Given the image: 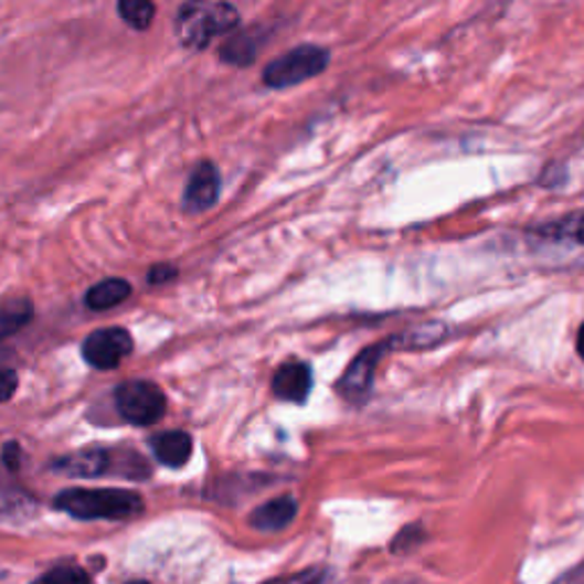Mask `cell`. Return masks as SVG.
Listing matches in <instances>:
<instances>
[{"mask_svg": "<svg viewBox=\"0 0 584 584\" xmlns=\"http://www.w3.org/2000/svg\"><path fill=\"white\" fill-rule=\"evenodd\" d=\"M53 507L76 521H128L145 511V500L128 489H66Z\"/></svg>", "mask_w": 584, "mask_h": 584, "instance_id": "obj_1", "label": "cell"}, {"mask_svg": "<svg viewBox=\"0 0 584 584\" xmlns=\"http://www.w3.org/2000/svg\"><path fill=\"white\" fill-rule=\"evenodd\" d=\"M240 14L229 3H183L177 10L174 30L179 44L190 51L209 49L220 34L235 30Z\"/></svg>", "mask_w": 584, "mask_h": 584, "instance_id": "obj_2", "label": "cell"}, {"mask_svg": "<svg viewBox=\"0 0 584 584\" xmlns=\"http://www.w3.org/2000/svg\"><path fill=\"white\" fill-rule=\"evenodd\" d=\"M51 468L66 477H106L119 475L130 479L149 477V464L132 450H115V448H85L74 455L55 459Z\"/></svg>", "mask_w": 584, "mask_h": 584, "instance_id": "obj_3", "label": "cell"}, {"mask_svg": "<svg viewBox=\"0 0 584 584\" xmlns=\"http://www.w3.org/2000/svg\"><path fill=\"white\" fill-rule=\"evenodd\" d=\"M329 60L331 55L327 49L316 44H301L293 51H286L282 57L272 60L263 72V83L272 89H288L301 85L304 81L320 76Z\"/></svg>", "mask_w": 584, "mask_h": 584, "instance_id": "obj_4", "label": "cell"}, {"mask_svg": "<svg viewBox=\"0 0 584 584\" xmlns=\"http://www.w3.org/2000/svg\"><path fill=\"white\" fill-rule=\"evenodd\" d=\"M532 240L539 252L551 256L558 265H584V213L539 226Z\"/></svg>", "mask_w": 584, "mask_h": 584, "instance_id": "obj_5", "label": "cell"}, {"mask_svg": "<svg viewBox=\"0 0 584 584\" xmlns=\"http://www.w3.org/2000/svg\"><path fill=\"white\" fill-rule=\"evenodd\" d=\"M117 414L137 427L158 423L167 411V397L153 382H124L115 389Z\"/></svg>", "mask_w": 584, "mask_h": 584, "instance_id": "obj_6", "label": "cell"}, {"mask_svg": "<svg viewBox=\"0 0 584 584\" xmlns=\"http://www.w3.org/2000/svg\"><path fill=\"white\" fill-rule=\"evenodd\" d=\"M397 342H400V336L382 340V342H374V346L359 352L357 359L350 363V368L346 372H342V376L336 384L338 395L350 404H365L370 397V391H372V380H374L376 365H380L384 354L391 352Z\"/></svg>", "mask_w": 584, "mask_h": 584, "instance_id": "obj_7", "label": "cell"}, {"mask_svg": "<svg viewBox=\"0 0 584 584\" xmlns=\"http://www.w3.org/2000/svg\"><path fill=\"white\" fill-rule=\"evenodd\" d=\"M83 359L96 370H113L132 352V336L121 327H103L83 340Z\"/></svg>", "mask_w": 584, "mask_h": 584, "instance_id": "obj_8", "label": "cell"}, {"mask_svg": "<svg viewBox=\"0 0 584 584\" xmlns=\"http://www.w3.org/2000/svg\"><path fill=\"white\" fill-rule=\"evenodd\" d=\"M220 197V171L211 160L199 162L188 179L183 192V211L190 215L213 209Z\"/></svg>", "mask_w": 584, "mask_h": 584, "instance_id": "obj_9", "label": "cell"}, {"mask_svg": "<svg viewBox=\"0 0 584 584\" xmlns=\"http://www.w3.org/2000/svg\"><path fill=\"white\" fill-rule=\"evenodd\" d=\"M314 389V372L304 361H286L272 376V393L279 400L304 404Z\"/></svg>", "mask_w": 584, "mask_h": 584, "instance_id": "obj_10", "label": "cell"}, {"mask_svg": "<svg viewBox=\"0 0 584 584\" xmlns=\"http://www.w3.org/2000/svg\"><path fill=\"white\" fill-rule=\"evenodd\" d=\"M153 457L167 468H183L192 457V436L183 429H169L151 436L149 440Z\"/></svg>", "mask_w": 584, "mask_h": 584, "instance_id": "obj_11", "label": "cell"}, {"mask_svg": "<svg viewBox=\"0 0 584 584\" xmlns=\"http://www.w3.org/2000/svg\"><path fill=\"white\" fill-rule=\"evenodd\" d=\"M297 500L293 496H279L256 507L249 517V525L258 532H282L297 519Z\"/></svg>", "mask_w": 584, "mask_h": 584, "instance_id": "obj_12", "label": "cell"}, {"mask_svg": "<svg viewBox=\"0 0 584 584\" xmlns=\"http://www.w3.org/2000/svg\"><path fill=\"white\" fill-rule=\"evenodd\" d=\"M265 40H267L265 32H261L256 28L237 32L235 38H229L220 46V60L226 64H233V66H247L254 62V57L263 49Z\"/></svg>", "mask_w": 584, "mask_h": 584, "instance_id": "obj_13", "label": "cell"}, {"mask_svg": "<svg viewBox=\"0 0 584 584\" xmlns=\"http://www.w3.org/2000/svg\"><path fill=\"white\" fill-rule=\"evenodd\" d=\"M130 297V284L124 279H103L92 286L85 295V306L89 311H108L124 304Z\"/></svg>", "mask_w": 584, "mask_h": 584, "instance_id": "obj_14", "label": "cell"}, {"mask_svg": "<svg viewBox=\"0 0 584 584\" xmlns=\"http://www.w3.org/2000/svg\"><path fill=\"white\" fill-rule=\"evenodd\" d=\"M32 316H34V308L30 299H23V297L8 299L3 304V311H0V329H3V338H10L21 327H25L32 320Z\"/></svg>", "mask_w": 584, "mask_h": 584, "instance_id": "obj_15", "label": "cell"}, {"mask_svg": "<svg viewBox=\"0 0 584 584\" xmlns=\"http://www.w3.org/2000/svg\"><path fill=\"white\" fill-rule=\"evenodd\" d=\"M117 12L126 25L132 30H147L153 23L156 6L149 0H119Z\"/></svg>", "mask_w": 584, "mask_h": 584, "instance_id": "obj_16", "label": "cell"}, {"mask_svg": "<svg viewBox=\"0 0 584 584\" xmlns=\"http://www.w3.org/2000/svg\"><path fill=\"white\" fill-rule=\"evenodd\" d=\"M30 584H92V575L78 564H57Z\"/></svg>", "mask_w": 584, "mask_h": 584, "instance_id": "obj_17", "label": "cell"}, {"mask_svg": "<svg viewBox=\"0 0 584 584\" xmlns=\"http://www.w3.org/2000/svg\"><path fill=\"white\" fill-rule=\"evenodd\" d=\"M265 584H327V571L325 569H306L295 575H284L277 580H269Z\"/></svg>", "mask_w": 584, "mask_h": 584, "instance_id": "obj_18", "label": "cell"}, {"mask_svg": "<svg viewBox=\"0 0 584 584\" xmlns=\"http://www.w3.org/2000/svg\"><path fill=\"white\" fill-rule=\"evenodd\" d=\"M423 537H425L423 525H408V528H404V530L395 537V541H393V553H400V551L406 553L411 545H418V543L423 541Z\"/></svg>", "mask_w": 584, "mask_h": 584, "instance_id": "obj_19", "label": "cell"}, {"mask_svg": "<svg viewBox=\"0 0 584 584\" xmlns=\"http://www.w3.org/2000/svg\"><path fill=\"white\" fill-rule=\"evenodd\" d=\"M177 267L174 265H167V263H160V265H153L147 274V279L151 286H160V284H167L171 279H177Z\"/></svg>", "mask_w": 584, "mask_h": 584, "instance_id": "obj_20", "label": "cell"}, {"mask_svg": "<svg viewBox=\"0 0 584 584\" xmlns=\"http://www.w3.org/2000/svg\"><path fill=\"white\" fill-rule=\"evenodd\" d=\"M3 464L8 470H19L21 466V445L17 440H8L3 445Z\"/></svg>", "mask_w": 584, "mask_h": 584, "instance_id": "obj_21", "label": "cell"}, {"mask_svg": "<svg viewBox=\"0 0 584 584\" xmlns=\"http://www.w3.org/2000/svg\"><path fill=\"white\" fill-rule=\"evenodd\" d=\"M17 384H19V376H17V372L14 370H3V386H6V391H3V400L8 402V400H12V395H14V391H17Z\"/></svg>", "mask_w": 584, "mask_h": 584, "instance_id": "obj_22", "label": "cell"}, {"mask_svg": "<svg viewBox=\"0 0 584 584\" xmlns=\"http://www.w3.org/2000/svg\"><path fill=\"white\" fill-rule=\"evenodd\" d=\"M577 354H580L582 361H584V325H582L580 331H577Z\"/></svg>", "mask_w": 584, "mask_h": 584, "instance_id": "obj_23", "label": "cell"}, {"mask_svg": "<svg viewBox=\"0 0 584 584\" xmlns=\"http://www.w3.org/2000/svg\"><path fill=\"white\" fill-rule=\"evenodd\" d=\"M126 584H149V582H145V580H132V582H126Z\"/></svg>", "mask_w": 584, "mask_h": 584, "instance_id": "obj_24", "label": "cell"}]
</instances>
